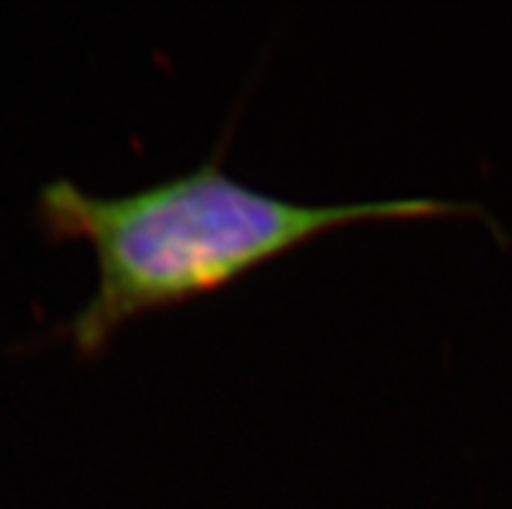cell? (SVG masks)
<instances>
[{
  "mask_svg": "<svg viewBox=\"0 0 512 509\" xmlns=\"http://www.w3.org/2000/svg\"><path fill=\"white\" fill-rule=\"evenodd\" d=\"M221 146L190 172L123 195H97L68 177L39 190V224L94 247L97 289L63 333L78 354H99L128 320L211 294L310 239L357 221L479 216L476 203L383 198L299 203L237 180Z\"/></svg>",
  "mask_w": 512,
  "mask_h": 509,
  "instance_id": "obj_1",
  "label": "cell"
}]
</instances>
